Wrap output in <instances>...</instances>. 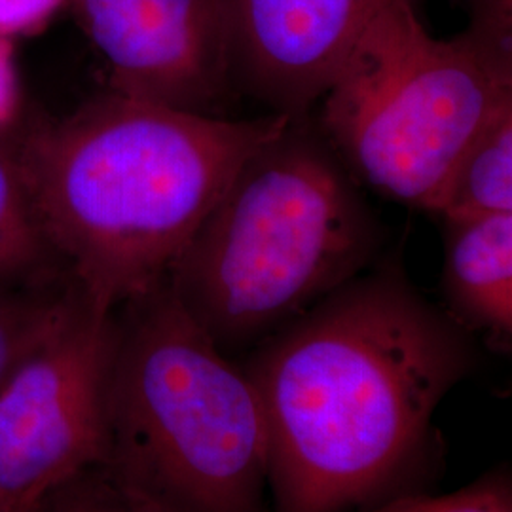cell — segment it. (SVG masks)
<instances>
[{"label":"cell","mask_w":512,"mask_h":512,"mask_svg":"<svg viewBox=\"0 0 512 512\" xmlns=\"http://www.w3.org/2000/svg\"><path fill=\"white\" fill-rule=\"evenodd\" d=\"M446 313L471 336L509 351L512 342V213L440 217Z\"/></svg>","instance_id":"cell-9"},{"label":"cell","mask_w":512,"mask_h":512,"mask_svg":"<svg viewBox=\"0 0 512 512\" xmlns=\"http://www.w3.org/2000/svg\"><path fill=\"white\" fill-rule=\"evenodd\" d=\"M84 298L71 275L0 287V387L54 338Z\"/></svg>","instance_id":"cell-11"},{"label":"cell","mask_w":512,"mask_h":512,"mask_svg":"<svg viewBox=\"0 0 512 512\" xmlns=\"http://www.w3.org/2000/svg\"><path fill=\"white\" fill-rule=\"evenodd\" d=\"M54 264L63 266L40 226L19 148L0 141V287L54 277Z\"/></svg>","instance_id":"cell-12"},{"label":"cell","mask_w":512,"mask_h":512,"mask_svg":"<svg viewBox=\"0 0 512 512\" xmlns=\"http://www.w3.org/2000/svg\"><path fill=\"white\" fill-rule=\"evenodd\" d=\"M401 2L222 0L232 86L275 114H311Z\"/></svg>","instance_id":"cell-8"},{"label":"cell","mask_w":512,"mask_h":512,"mask_svg":"<svg viewBox=\"0 0 512 512\" xmlns=\"http://www.w3.org/2000/svg\"><path fill=\"white\" fill-rule=\"evenodd\" d=\"M289 118L230 120L109 92L35 131L19 158L55 255L114 311L164 281L239 165Z\"/></svg>","instance_id":"cell-2"},{"label":"cell","mask_w":512,"mask_h":512,"mask_svg":"<svg viewBox=\"0 0 512 512\" xmlns=\"http://www.w3.org/2000/svg\"><path fill=\"white\" fill-rule=\"evenodd\" d=\"M103 465L158 512H274L255 385L165 277L114 311Z\"/></svg>","instance_id":"cell-4"},{"label":"cell","mask_w":512,"mask_h":512,"mask_svg":"<svg viewBox=\"0 0 512 512\" xmlns=\"http://www.w3.org/2000/svg\"><path fill=\"white\" fill-rule=\"evenodd\" d=\"M512 101V67L465 31L431 37L404 0L317 105L330 147L361 186L433 213L476 133Z\"/></svg>","instance_id":"cell-5"},{"label":"cell","mask_w":512,"mask_h":512,"mask_svg":"<svg viewBox=\"0 0 512 512\" xmlns=\"http://www.w3.org/2000/svg\"><path fill=\"white\" fill-rule=\"evenodd\" d=\"M114 311L86 296L0 387V512H31L105 461Z\"/></svg>","instance_id":"cell-6"},{"label":"cell","mask_w":512,"mask_h":512,"mask_svg":"<svg viewBox=\"0 0 512 512\" xmlns=\"http://www.w3.org/2000/svg\"><path fill=\"white\" fill-rule=\"evenodd\" d=\"M73 0H0V37L16 38L40 33Z\"/></svg>","instance_id":"cell-15"},{"label":"cell","mask_w":512,"mask_h":512,"mask_svg":"<svg viewBox=\"0 0 512 512\" xmlns=\"http://www.w3.org/2000/svg\"><path fill=\"white\" fill-rule=\"evenodd\" d=\"M439 217L512 213V101L463 150L433 209Z\"/></svg>","instance_id":"cell-10"},{"label":"cell","mask_w":512,"mask_h":512,"mask_svg":"<svg viewBox=\"0 0 512 512\" xmlns=\"http://www.w3.org/2000/svg\"><path fill=\"white\" fill-rule=\"evenodd\" d=\"M14 44L0 37V135L10 128L19 112V80Z\"/></svg>","instance_id":"cell-16"},{"label":"cell","mask_w":512,"mask_h":512,"mask_svg":"<svg viewBox=\"0 0 512 512\" xmlns=\"http://www.w3.org/2000/svg\"><path fill=\"white\" fill-rule=\"evenodd\" d=\"M71 6L107 67L110 92L215 114L234 90L222 0H73Z\"/></svg>","instance_id":"cell-7"},{"label":"cell","mask_w":512,"mask_h":512,"mask_svg":"<svg viewBox=\"0 0 512 512\" xmlns=\"http://www.w3.org/2000/svg\"><path fill=\"white\" fill-rule=\"evenodd\" d=\"M382 247L361 184L304 114L239 165L167 279L230 355L365 272Z\"/></svg>","instance_id":"cell-3"},{"label":"cell","mask_w":512,"mask_h":512,"mask_svg":"<svg viewBox=\"0 0 512 512\" xmlns=\"http://www.w3.org/2000/svg\"><path fill=\"white\" fill-rule=\"evenodd\" d=\"M473 336L380 258L262 340L243 366L268 431L274 512H363L403 494Z\"/></svg>","instance_id":"cell-1"},{"label":"cell","mask_w":512,"mask_h":512,"mask_svg":"<svg viewBox=\"0 0 512 512\" xmlns=\"http://www.w3.org/2000/svg\"><path fill=\"white\" fill-rule=\"evenodd\" d=\"M363 512H512V480L495 469L452 494H401Z\"/></svg>","instance_id":"cell-14"},{"label":"cell","mask_w":512,"mask_h":512,"mask_svg":"<svg viewBox=\"0 0 512 512\" xmlns=\"http://www.w3.org/2000/svg\"><path fill=\"white\" fill-rule=\"evenodd\" d=\"M31 512H158L99 463L46 495Z\"/></svg>","instance_id":"cell-13"}]
</instances>
